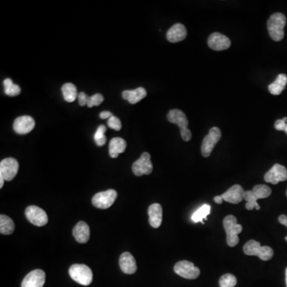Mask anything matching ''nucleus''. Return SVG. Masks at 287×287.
I'll use <instances>...</instances> for the list:
<instances>
[{
	"label": "nucleus",
	"mask_w": 287,
	"mask_h": 287,
	"mask_svg": "<svg viewBox=\"0 0 287 287\" xmlns=\"http://www.w3.org/2000/svg\"><path fill=\"white\" fill-rule=\"evenodd\" d=\"M243 251L247 255L257 256L262 261L270 260L274 256V251L268 246H261L260 243L255 240H250L243 247Z\"/></svg>",
	"instance_id": "39448f33"
},
{
	"label": "nucleus",
	"mask_w": 287,
	"mask_h": 287,
	"mask_svg": "<svg viewBox=\"0 0 287 287\" xmlns=\"http://www.w3.org/2000/svg\"><path fill=\"white\" fill-rule=\"evenodd\" d=\"M287 118L283 119L277 120L274 123V128L278 131H285V126H286Z\"/></svg>",
	"instance_id": "473e14b6"
},
{
	"label": "nucleus",
	"mask_w": 287,
	"mask_h": 287,
	"mask_svg": "<svg viewBox=\"0 0 287 287\" xmlns=\"http://www.w3.org/2000/svg\"><path fill=\"white\" fill-rule=\"evenodd\" d=\"M118 197V193L114 189L97 193L92 197V204L95 208L99 209H108L114 205L116 199Z\"/></svg>",
	"instance_id": "0eeeda50"
},
{
	"label": "nucleus",
	"mask_w": 287,
	"mask_h": 287,
	"mask_svg": "<svg viewBox=\"0 0 287 287\" xmlns=\"http://www.w3.org/2000/svg\"><path fill=\"white\" fill-rule=\"evenodd\" d=\"M166 37L170 43H179L187 37V29L181 23H175L168 30Z\"/></svg>",
	"instance_id": "a211bd4d"
},
{
	"label": "nucleus",
	"mask_w": 287,
	"mask_h": 287,
	"mask_svg": "<svg viewBox=\"0 0 287 287\" xmlns=\"http://www.w3.org/2000/svg\"><path fill=\"white\" fill-rule=\"evenodd\" d=\"M88 98L89 96H87L84 92H78V96H77V99H78V103L81 106H87V102H88Z\"/></svg>",
	"instance_id": "72a5a7b5"
},
{
	"label": "nucleus",
	"mask_w": 287,
	"mask_h": 287,
	"mask_svg": "<svg viewBox=\"0 0 287 287\" xmlns=\"http://www.w3.org/2000/svg\"><path fill=\"white\" fill-rule=\"evenodd\" d=\"M19 167L20 165L16 159L12 157L4 159L0 163V175L7 181H11L17 175Z\"/></svg>",
	"instance_id": "f8f14e48"
},
{
	"label": "nucleus",
	"mask_w": 287,
	"mask_h": 287,
	"mask_svg": "<svg viewBox=\"0 0 287 287\" xmlns=\"http://www.w3.org/2000/svg\"><path fill=\"white\" fill-rule=\"evenodd\" d=\"M224 228L227 235V243L231 247H234L239 243L238 235L241 233L243 227L238 224L237 219L235 216H226L224 220Z\"/></svg>",
	"instance_id": "7ed1b4c3"
},
{
	"label": "nucleus",
	"mask_w": 287,
	"mask_h": 287,
	"mask_svg": "<svg viewBox=\"0 0 287 287\" xmlns=\"http://www.w3.org/2000/svg\"><path fill=\"white\" fill-rule=\"evenodd\" d=\"M168 122L175 124L180 129V135L184 141H189L192 139V133L188 129V121L184 113L179 110H170L167 115Z\"/></svg>",
	"instance_id": "20e7f679"
},
{
	"label": "nucleus",
	"mask_w": 287,
	"mask_h": 287,
	"mask_svg": "<svg viewBox=\"0 0 287 287\" xmlns=\"http://www.w3.org/2000/svg\"><path fill=\"white\" fill-rule=\"evenodd\" d=\"M285 285L287 287V268L285 269Z\"/></svg>",
	"instance_id": "58836bf2"
},
{
	"label": "nucleus",
	"mask_w": 287,
	"mask_h": 287,
	"mask_svg": "<svg viewBox=\"0 0 287 287\" xmlns=\"http://www.w3.org/2000/svg\"><path fill=\"white\" fill-rule=\"evenodd\" d=\"M286 85L287 76L285 75V73H281V74L277 76L275 81L269 85L268 89H269L271 94L279 95L285 89Z\"/></svg>",
	"instance_id": "b1692460"
},
{
	"label": "nucleus",
	"mask_w": 287,
	"mask_h": 287,
	"mask_svg": "<svg viewBox=\"0 0 287 287\" xmlns=\"http://www.w3.org/2000/svg\"><path fill=\"white\" fill-rule=\"evenodd\" d=\"M108 126L110 129H114L116 131H120L122 129V122L120 121L119 118H117L115 116H112L111 118H109Z\"/></svg>",
	"instance_id": "2f4dec72"
},
{
	"label": "nucleus",
	"mask_w": 287,
	"mask_h": 287,
	"mask_svg": "<svg viewBox=\"0 0 287 287\" xmlns=\"http://www.w3.org/2000/svg\"><path fill=\"white\" fill-rule=\"evenodd\" d=\"M126 141L121 137H114L110 142V156L112 158H117L121 153L126 149Z\"/></svg>",
	"instance_id": "5701e85b"
},
{
	"label": "nucleus",
	"mask_w": 287,
	"mask_h": 287,
	"mask_svg": "<svg viewBox=\"0 0 287 287\" xmlns=\"http://www.w3.org/2000/svg\"><path fill=\"white\" fill-rule=\"evenodd\" d=\"M219 284L220 287H235L237 284V279L233 274H226L220 277Z\"/></svg>",
	"instance_id": "c756f323"
},
{
	"label": "nucleus",
	"mask_w": 287,
	"mask_h": 287,
	"mask_svg": "<svg viewBox=\"0 0 287 287\" xmlns=\"http://www.w3.org/2000/svg\"><path fill=\"white\" fill-rule=\"evenodd\" d=\"M175 274L187 279H196L201 274V270L193 262L187 260L179 261L174 266Z\"/></svg>",
	"instance_id": "6e6552de"
},
{
	"label": "nucleus",
	"mask_w": 287,
	"mask_h": 287,
	"mask_svg": "<svg viewBox=\"0 0 287 287\" xmlns=\"http://www.w3.org/2000/svg\"><path fill=\"white\" fill-rule=\"evenodd\" d=\"M148 214H149V224L152 226V228H160L162 223V217H163L161 205L159 204H153L151 205L148 210Z\"/></svg>",
	"instance_id": "412c9836"
},
{
	"label": "nucleus",
	"mask_w": 287,
	"mask_h": 287,
	"mask_svg": "<svg viewBox=\"0 0 287 287\" xmlns=\"http://www.w3.org/2000/svg\"><path fill=\"white\" fill-rule=\"evenodd\" d=\"M62 95L67 103H73L78 96L77 88L72 83H66L62 87Z\"/></svg>",
	"instance_id": "393cba45"
},
{
	"label": "nucleus",
	"mask_w": 287,
	"mask_h": 287,
	"mask_svg": "<svg viewBox=\"0 0 287 287\" xmlns=\"http://www.w3.org/2000/svg\"><path fill=\"white\" fill-rule=\"evenodd\" d=\"M104 102V97L101 93H96L92 96L88 98V102H87V106L89 108H92V106H100L102 103Z\"/></svg>",
	"instance_id": "7c9ffc66"
},
{
	"label": "nucleus",
	"mask_w": 287,
	"mask_h": 287,
	"mask_svg": "<svg viewBox=\"0 0 287 287\" xmlns=\"http://www.w3.org/2000/svg\"><path fill=\"white\" fill-rule=\"evenodd\" d=\"M26 217L31 224L37 227H43L48 223V216L42 208L29 206L25 211Z\"/></svg>",
	"instance_id": "9b49d317"
},
{
	"label": "nucleus",
	"mask_w": 287,
	"mask_h": 287,
	"mask_svg": "<svg viewBox=\"0 0 287 287\" xmlns=\"http://www.w3.org/2000/svg\"><path fill=\"white\" fill-rule=\"evenodd\" d=\"M211 206L208 205H204L201 208H199L198 210L193 215L192 220L195 223L201 222L203 224H205L204 220H206L208 215L210 214Z\"/></svg>",
	"instance_id": "bb28decb"
},
{
	"label": "nucleus",
	"mask_w": 287,
	"mask_h": 287,
	"mask_svg": "<svg viewBox=\"0 0 287 287\" xmlns=\"http://www.w3.org/2000/svg\"><path fill=\"white\" fill-rule=\"evenodd\" d=\"M4 92L8 96L16 97L20 94L21 89L16 84H14L11 78H7L4 81Z\"/></svg>",
	"instance_id": "cd10ccee"
},
{
	"label": "nucleus",
	"mask_w": 287,
	"mask_h": 287,
	"mask_svg": "<svg viewBox=\"0 0 287 287\" xmlns=\"http://www.w3.org/2000/svg\"><path fill=\"white\" fill-rule=\"evenodd\" d=\"M208 44L212 50L220 51L228 50L231 46V43L228 37L218 32H215L208 38Z\"/></svg>",
	"instance_id": "2eb2a0df"
},
{
	"label": "nucleus",
	"mask_w": 287,
	"mask_h": 287,
	"mask_svg": "<svg viewBox=\"0 0 287 287\" xmlns=\"http://www.w3.org/2000/svg\"><path fill=\"white\" fill-rule=\"evenodd\" d=\"M69 276L73 281L82 285H89L92 283V272L86 265L73 264L69 269Z\"/></svg>",
	"instance_id": "423d86ee"
},
{
	"label": "nucleus",
	"mask_w": 287,
	"mask_h": 287,
	"mask_svg": "<svg viewBox=\"0 0 287 287\" xmlns=\"http://www.w3.org/2000/svg\"><path fill=\"white\" fill-rule=\"evenodd\" d=\"M152 167L151 156L149 152H144L138 160L133 163L132 170L134 175L141 176L143 175H149L152 173Z\"/></svg>",
	"instance_id": "9d476101"
},
{
	"label": "nucleus",
	"mask_w": 287,
	"mask_h": 287,
	"mask_svg": "<svg viewBox=\"0 0 287 287\" xmlns=\"http://www.w3.org/2000/svg\"><path fill=\"white\" fill-rule=\"evenodd\" d=\"M286 227H287V226H286ZM285 240H286V242H287V236H286V237L285 238Z\"/></svg>",
	"instance_id": "a19ab883"
},
{
	"label": "nucleus",
	"mask_w": 287,
	"mask_h": 287,
	"mask_svg": "<svg viewBox=\"0 0 287 287\" xmlns=\"http://www.w3.org/2000/svg\"><path fill=\"white\" fill-rule=\"evenodd\" d=\"M106 132V127L103 125L99 126L97 129L96 133H94L93 136V140L98 146L102 147L106 143V137L105 133Z\"/></svg>",
	"instance_id": "c85d7f7f"
},
{
	"label": "nucleus",
	"mask_w": 287,
	"mask_h": 287,
	"mask_svg": "<svg viewBox=\"0 0 287 287\" xmlns=\"http://www.w3.org/2000/svg\"><path fill=\"white\" fill-rule=\"evenodd\" d=\"M73 235L78 243H87L89 241V235H90L89 225L85 222H78L73 228Z\"/></svg>",
	"instance_id": "aec40b11"
},
{
	"label": "nucleus",
	"mask_w": 287,
	"mask_h": 287,
	"mask_svg": "<svg viewBox=\"0 0 287 287\" xmlns=\"http://www.w3.org/2000/svg\"><path fill=\"white\" fill-rule=\"evenodd\" d=\"M4 178L3 177L2 175H0V188H2L4 187Z\"/></svg>",
	"instance_id": "4c0bfd02"
},
{
	"label": "nucleus",
	"mask_w": 287,
	"mask_h": 287,
	"mask_svg": "<svg viewBox=\"0 0 287 287\" xmlns=\"http://www.w3.org/2000/svg\"><path fill=\"white\" fill-rule=\"evenodd\" d=\"M120 267L123 273L133 274L137 271V266L135 258L129 252H125L121 255L119 260Z\"/></svg>",
	"instance_id": "6ab92c4d"
},
{
	"label": "nucleus",
	"mask_w": 287,
	"mask_h": 287,
	"mask_svg": "<svg viewBox=\"0 0 287 287\" xmlns=\"http://www.w3.org/2000/svg\"><path fill=\"white\" fill-rule=\"evenodd\" d=\"M15 231V224L13 220L5 216H0V233L2 235H12Z\"/></svg>",
	"instance_id": "a878e982"
},
{
	"label": "nucleus",
	"mask_w": 287,
	"mask_h": 287,
	"mask_svg": "<svg viewBox=\"0 0 287 287\" xmlns=\"http://www.w3.org/2000/svg\"><path fill=\"white\" fill-rule=\"evenodd\" d=\"M35 127V120L30 116L19 117L14 122V130L20 135H25L27 133H31Z\"/></svg>",
	"instance_id": "4468645a"
},
{
	"label": "nucleus",
	"mask_w": 287,
	"mask_h": 287,
	"mask_svg": "<svg viewBox=\"0 0 287 287\" xmlns=\"http://www.w3.org/2000/svg\"><path fill=\"white\" fill-rule=\"evenodd\" d=\"M46 281V274L42 270L30 272L22 282V287H43Z\"/></svg>",
	"instance_id": "dca6fc26"
},
{
	"label": "nucleus",
	"mask_w": 287,
	"mask_h": 287,
	"mask_svg": "<svg viewBox=\"0 0 287 287\" xmlns=\"http://www.w3.org/2000/svg\"><path fill=\"white\" fill-rule=\"evenodd\" d=\"M278 222H279L280 224H282V225L287 226V216H285V215H281V216H279V218H278Z\"/></svg>",
	"instance_id": "c9c22d12"
},
{
	"label": "nucleus",
	"mask_w": 287,
	"mask_h": 287,
	"mask_svg": "<svg viewBox=\"0 0 287 287\" xmlns=\"http://www.w3.org/2000/svg\"><path fill=\"white\" fill-rule=\"evenodd\" d=\"M265 181L272 184H277L287 179V169L279 164H274L264 175Z\"/></svg>",
	"instance_id": "ddd939ff"
},
{
	"label": "nucleus",
	"mask_w": 287,
	"mask_h": 287,
	"mask_svg": "<svg viewBox=\"0 0 287 287\" xmlns=\"http://www.w3.org/2000/svg\"><path fill=\"white\" fill-rule=\"evenodd\" d=\"M245 191L243 187L239 184H235L230 187L228 191L221 195L222 198L224 201L237 205L244 200Z\"/></svg>",
	"instance_id": "f3484780"
},
{
	"label": "nucleus",
	"mask_w": 287,
	"mask_h": 287,
	"mask_svg": "<svg viewBox=\"0 0 287 287\" xmlns=\"http://www.w3.org/2000/svg\"><path fill=\"white\" fill-rule=\"evenodd\" d=\"M214 201L216 204H218V205H221L222 203H223V201H224V200H223V198H222L221 196H217V197H215Z\"/></svg>",
	"instance_id": "e433bc0d"
},
{
	"label": "nucleus",
	"mask_w": 287,
	"mask_h": 287,
	"mask_svg": "<svg viewBox=\"0 0 287 287\" xmlns=\"http://www.w3.org/2000/svg\"><path fill=\"white\" fill-rule=\"evenodd\" d=\"M222 133L218 127L210 129L209 133L205 137L201 145V153L205 157H208L212 153L216 144L221 139Z\"/></svg>",
	"instance_id": "1a4fd4ad"
},
{
	"label": "nucleus",
	"mask_w": 287,
	"mask_h": 287,
	"mask_svg": "<svg viewBox=\"0 0 287 287\" xmlns=\"http://www.w3.org/2000/svg\"><path fill=\"white\" fill-rule=\"evenodd\" d=\"M284 132H285V133H286L287 134V124H286V126H285V131Z\"/></svg>",
	"instance_id": "ea45409f"
},
{
	"label": "nucleus",
	"mask_w": 287,
	"mask_h": 287,
	"mask_svg": "<svg viewBox=\"0 0 287 287\" xmlns=\"http://www.w3.org/2000/svg\"><path fill=\"white\" fill-rule=\"evenodd\" d=\"M113 114L110 112V111H103V112L101 113L100 118L102 119H107V118H110L112 117Z\"/></svg>",
	"instance_id": "f704fd0d"
},
{
	"label": "nucleus",
	"mask_w": 287,
	"mask_h": 287,
	"mask_svg": "<svg viewBox=\"0 0 287 287\" xmlns=\"http://www.w3.org/2000/svg\"><path fill=\"white\" fill-rule=\"evenodd\" d=\"M271 194V189L267 185L258 184L254 186L252 190L245 192L244 200L247 201L246 208L247 210H253L255 208L256 210L260 209V206L257 201L260 199L267 198Z\"/></svg>",
	"instance_id": "f257e3e1"
},
{
	"label": "nucleus",
	"mask_w": 287,
	"mask_h": 287,
	"mask_svg": "<svg viewBox=\"0 0 287 287\" xmlns=\"http://www.w3.org/2000/svg\"><path fill=\"white\" fill-rule=\"evenodd\" d=\"M286 196H287V191H286Z\"/></svg>",
	"instance_id": "79ce46f5"
},
{
	"label": "nucleus",
	"mask_w": 287,
	"mask_h": 287,
	"mask_svg": "<svg viewBox=\"0 0 287 287\" xmlns=\"http://www.w3.org/2000/svg\"><path fill=\"white\" fill-rule=\"evenodd\" d=\"M147 96V91L143 87H138L133 90H125L122 92V98L130 104L134 105L141 102Z\"/></svg>",
	"instance_id": "4be33fe9"
},
{
	"label": "nucleus",
	"mask_w": 287,
	"mask_h": 287,
	"mask_svg": "<svg viewBox=\"0 0 287 287\" xmlns=\"http://www.w3.org/2000/svg\"><path fill=\"white\" fill-rule=\"evenodd\" d=\"M285 24L286 18L283 14L275 13L270 16L267 22V28L269 35L273 40L279 42L283 39Z\"/></svg>",
	"instance_id": "f03ea898"
}]
</instances>
